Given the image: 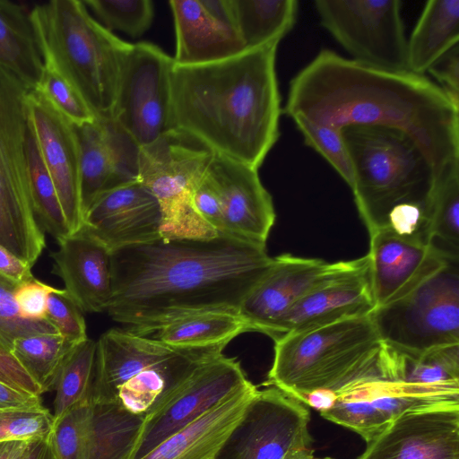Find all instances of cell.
<instances>
[{"label":"cell","instance_id":"51","mask_svg":"<svg viewBox=\"0 0 459 459\" xmlns=\"http://www.w3.org/2000/svg\"><path fill=\"white\" fill-rule=\"evenodd\" d=\"M24 459H57L50 436L45 439L33 441Z\"/></svg>","mask_w":459,"mask_h":459},{"label":"cell","instance_id":"37","mask_svg":"<svg viewBox=\"0 0 459 459\" xmlns=\"http://www.w3.org/2000/svg\"><path fill=\"white\" fill-rule=\"evenodd\" d=\"M97 21L108 30H118L139 38L151 27L154 16L151 0H85L82 1Z\"/></svg>","mask_w":459,"mask_h":459},{"label":"cell","instance_id":"31","mask_svg":"<svg viewBox=\"0 0 459 459\" xmlns=\"http://www.w3.org/2000/svg\"><path fill=\"white\" fill-rule=\"evenodd\" d=\"M234 22L245 49L280 42L294 27L296 0H230Z\"/></svg>","mask_w":459,"mask_h":459},{"label":"cell","instance_id":"48","mask_svg":"<svg viewBox=\"0 0 459 459\" xmlns=\"http://www.w3.org/2000/svg\"><path fill=\"white\" fill-rule=\"evenodd\" d=\"M0 275L21 284L33 278L31 266L0 244Z\"/></svg>","mask_w":459,"mask_h":459},{"label":"cell","instance_id":"11","mask_svg":"<svg viewBox=\"0 0 459 459\" xmlns=\"http://www.w3.org/2000/svg\"><path fill=\"white\" fill-rule=\"evenodd\" d=\"M445 405H459V402L407 385L392 349L385 344L373 364L335 393L333 403L320 413L353 430L368 444L400 415Z\"/></svg>","mask_w":459,"mask_h":459},{"label":"cell","instance_id":"20","mask_svg":"<svg viewBox=\"0 0 459 459\" xmlns=\"http://www.w3.org/2000/svg\"><path fill=\"white\" fill-rule=\"evenodd\" d=\"M30 119L71 233L83 225L77 139L72 125L34 89L27 96Z\"/></svg>","mask_w":459,"mask_h":459},{"label":"cell","instance_id":"40","mask_svg":"<svg viewBox=\"0 0 459 459\" xmlns=\"http://www.w3.org/2000/svg\"><path fill=\"white\" fill-rule=\"evenodd\" d=\"M17 285L0 275V350L7 352L17 338L57 333L48 320L30 321L21 316L13 297Z\"/></svg>","mask_w":459,"mask_h":459},{"label":"cell","instance_id":"25","mask_svg":"<svg viewBox=\"0 0 459 459\" xmlns=\"http://www.w3.org/2000/svg\"><path fill=\"white\" fill-rule=\"evenodd\" d=\"M80 162V193L84 215L103 193L127 184L133 150L112 118L74 126Z\"/></svg>","mask_w":459,"mask_h":459},{"label":"cell","instance_id":"26","mask_svg":"<svg viewBox=\"0 0 459 459\" xmlns=\"http://www.w3.org/2000/svg\"><path fill=\"white\" fill-rule=\"evenodd\" d=\"M258 389L250 381L139 459H218Z\"/></svg>","mask_w":459,"mask_h":459},{"label":"cell","instance_id":"17","mask_svg":"<svg viewBox=\"0 0 459 459\" xmlns=\"http://www.w3.org/2000/svg\"><path fill=\"white\" fill-rule=\"evenodd\" d=\"M206 177L221 201L222 234L265 245L276 215L258 169L215 153Z\"/></svg>","mask_w":459,"mask_h":459},{"label":"cell","instance_id":"13","mask_svg":"<svg viewBox=\"0 0 459 459\" xmlns=\"http://www.w3.org/2000/svg\"><path fill=\"white\" fill-rule=\"evenodd\" d=\"M173 58L150 42L132 44L126 57L113 119L142 147L172 128Z\"/></svg>","mask_w":459,"mask_h":459},{"label":"cell","instance_id":"7","mask_svg":"<svg viewBox=\"0 0 459 459\" xmlns=\"http://www.w3.org/2000/svg\"><path fill=\"white\" fill-rule=\"evenodd\" d=\"M97 342L90 402L114 403L145 415L156 402L212 350H175L126 329H109Z\"/></svg>","mask_w":459,"mask_h":459},{"label":"cell","instance_id":"9","mask_svg":"<svg viewBox=\"0 0 459 459\" xmlns=\"http://www.w3.org/2000/svg\"><path fill=\"white\" fill-rule=\"evenodd\" d=\"M215 152L193 134L171 128L140 148L138 181L161 209L160 238H212L220 235L196 212L195 187Z\"/></svg>","mask_w":459,"mask_h":459},{"label":"cell","instance_id":"33","mask_svg":"<svg viewBox=\"0 0 459 459\" xmlns=\"http://www.w3.org/2000/svg\"><path fill=\"white\" fill-rule=\"evenodd\" d=\"M75 345L58 333H45L17 338L10 353L45 393L54 388L60 368Z\"/></svg>","mask_w":459,"mask_h":459},{"label":"cell","instance_id":"5","mask_svg":"<svg viewBox=\"0 0 459 459\" xmlns=\"http://www.w3.org/2000/svg\"><path fill=\"white\" fill-rule=\"evenodd\" d=\"M44 65L62 75L97 118H113L131 43L105 29L82 1L53 0L30 11Z\"/></svg>","mask_w":459,"mask_h":459},{"label":"cell","instance_id":"50","mask_svg":"<svg viewBox=\"0 0 459 459\" xmlns=\"http://www.w3.org/2000/svg\"><path fill=\"white\" fill-rule=\"evenodd\" d=\"M32 442L28 440L0 442V459H24Z\"/></svg>","mask_w":459,"mask_h":459},{"label":"cell","instance_id":"43","mask_svg":"<svg viewBox=\"0 0 459 459\" xmlns=\"http://www.w3.org/2000/svg\"><path fill=\"white\" fill-rule=\"evenodd\" d=\"M47 320L59 334L73 343L88 339L82 311L65 289L53 287L49 292Z\"/></svg>","mask_w":459,"mask_h":459},{"label":"cell","instance_id":"49","mask_svg":"<svg viewBox=\"0 0 459 459\" xmlns=\"http://www.w3.org/2000/svg\"><path fill=\"white\" fill-rule=\"evenodd\" d=\"M40 396L0 382V411L41 406Z\"/></svg>","mask_w":459,"mask_h":459},{"label":"cell","instance_id":"24","mask_svg":"<svg viewBox=\"0 0 459 459\" xmlns=\"http://www.w3.org/2000/svg\"><path fill=\"white\" fill-rule=\"evenodd\" d=\"M52 273L82 312L108 310L113 297L112 251L84 225L58 241Z\"/></svg>","mask_w":459,"mask_h":459},{"label":"cell","instance_id":"52","mask_svg":"<svg viewBox=\"0 0 459 459\" xmlns=\"http://www.w3.org/2000/svg\"><path fill=\"white\" fill-rule=\"evenodd\" d=\"M281 459H333L332 457L317 458L313 455L311 448L292 450L285 455Z\"/></svg>","mask_w":459,"mask_h":459},{"label":"cell","instance_id":"12","mask_svg":"<svg viewBox=\"0 0 459 459\" xmlns=\"http://www.w3.org/2000/svg\"><path fill=\"white\" fill-rule=\"evenodd\" d=\"M399 0H316L322 26L352 60L375 68L408 71L407 39Z\"/></svg>","mask_w":459,"mask_h":459},{"label":"cell","instance_id":"22","mask_svg":"<svg viewBox=\"0 0 459 459\" xmlns=\"http://www.w3.org/2000/svg\"><path fill=\"white\" fill-rule=\"evenodd\" d=\"M83 225L114 251L160 238L161 209L152 193L134 181L100 195Z\"/></svg>","mask_w":459,"mask_h":459},{"label":"cell","instance_id":"35","mask_svg":"<svg viewBox=\"0 0 459 459\" xmlns=\"http://www.w3.org/2000/svg\"><path fill=\"white\" fill-rule=\"evenodd\" d=\"M96 351L97 342L88 338L76 344L65 359L54 386V419L76 406L90 403Z\"/></svg>","mask_w":459,"mask_h":459},{"label":"cell","instance_id":"14","mask_svg":"<svg viewBox=\"0 0 459 459\" xmlns=\"http://www.w3.org/2000/svg\"><path fill=\"white\" fill-rule=\"evenodd\" d=\"M248 382L240 363L222 353L198 363L166 391L144 415L135 459L148 454Z\"/></svg>","mask_w":459,"mask_h":459},{"label":"cell","instance_id":"2","mask_svg":"<svg viewBox=\"0 0 459 459\" xmlns=\"http://www.w3.org/2000/svg\"><path fill=\"white\" fill-rule=\"evenodd\" d=\"M282 112L342 129H399L420 148L438 184L459 170V108L423 74L371 67L321 50L290 81Z\"/></svg>","mask_w":459,"mask_h":459},{"label":"cell","instance_id":"8","mask_svg":"<svg viewBox=\"0 0 459 459\" xmlns=\"http://www.w3.org/2000/svg\"><path fill=\"white\" fill-rule=\"evenodd\" d=\"M30 90L0 65V244L32 267L46 240L34 213L30 188Z\"/></svg>","mask_w":459,"mask_h":459},{"label":"cell","instance_id":"34","mask_svg":"<svg viewBox=\"0 0 459 459\" xmlns=\"http://www.w3.org/2000/svg\"><path fill=\"white\" fill-rule=\"evenodd\" d=\"M30 188L36 219L57 242L71 234L54 182L45 165L30 119L27 136Z\"/></svg>","mask_w":459,"mask_h":459},{"label":"cell","instance_id":"44","mask_svg":"<svg viewBox=\"0 0 459 459\" xmlns=\"http://www.w3.org/2000/svg\"><path fill=\"white\" fill-rule=\"evenodd\" d=\"M53 287L35 277L16 286L14 300L22 318L30 321L47 320V302Z\"/></svg>","mask_w":459,"mask_h":459},{"label":"cell","instance_id":"18","mask_svg":"<svg viewBox=\"0 0 459 459\" xmlns=\"http://www.w3.org/2000/svg\"><path fill=\"white\" fill-rule=\"evenodd\" d=\"M357 459H459V405L400 415Z\"/></svg>","mask_w":459,"mask_h":459},{"label":"cell","instance_id":"4","mask_svg":"<svg viewBox=\"0 0 459 459\" xmlns=\"http://www.w3.org/2000/svg\"><path fill=\"white\" fill-rule=\"evenodd\" d=\"M342 132L354 171L351 189L368 233L385 230L430 245L437 182L420 148L396 128L350 126Z\"/></svg>","mask_w":459,"mask_h":459},{"label":"cell","instance_id":"16","mask_svg":"<svg viewBox=\"0 0 459 459\" xmlns=\"http://www.w3.org/2000/svg\"><path fill=\"white\" fill-rule=\"evenodd\" d=\"M375 309L368 255L332 263L281 319L273 338L368 316Z\"/></svg>","mask_w":459,"mask_h":459},{"label":"cell","instance_id":"28","mask_svg":"<svg viewBox=\"0 0 459 459\" xmlns=\"http://www.w3.org/2000/svg\"><path fill=\"white\" fill-rule=\"evenodd\" d=\"M253 332L238 312L203 311L171 320L152 333V338L175 350L222 351L236 336Z\"/></svg>","mask_w":459,"mask_h":459},{"label":"cell","instance_id":"19","mask_svg":"<svg viewBox=\"0 0 459 459\" xmlns=\"http://www.w3.org/2000/svg\"><path fill=\"white\" fill-rule=\"evenodd\" d=\"M178 65L218 62L244 52L230 0H170Z\"/></svg>","mask_w":459,"mask_h":459},{"label":"cell","instance_id":"41","mask_svg":"<svg viewBox=\"0 0 459 459\" xmlns=\"http://www.w3.org/2000/svg\"><path fill=\"white\" fill-rule=\"evenodd\" d=\"M54 420L53 414L43 405L0 411V442L48 438Z\"/></svg>","mask_w":459,"mask_h":459},{"label":"cell","instance_id":"1","mask_svg":"<svg viewBox=\"0 0 459 459\" xmlns=\"http://www.w3.org/2000/svg\"><path fill=\"white\" fill-rule=\"evenodd\" d=\"M273 261L265 245L226 234L125 247L112 251L113 297L107 311L143 336L186 315L238 312Z\"/></svg>","mask_w":459,"mask_h":459},{"label":"cell","instance_id":"6","mask_svg":"<svg viewBox=\"0 0 459 459\" xmlns=\"http://www.w3.org/2000/svg\"><path fill=\"white\" fill-rule=\"evenodd\" d=\"M265 385L305 403L316 393L333 395L363 374L384 343L372 316L352 317L274 339Z\"/></svg>","mask_w":459,"mask_h":459},{"label":"cell","instance_id":"36","mask_svg":"<svg viewBox=\"0 0 459 459\" xmlns=\"http://www.w3.org/2000/svg\"><path fill=\"white\" fill-rule=\"evenodd\" d=\"M429 232L435 247L459 259V170L448 174L437 186Z\"/></svg>","mask_w":459,"mask_h":459},{"label":"cell","instance_id":"47","mask_svg":"<svg viewBox=\"0 0 459 459\" xmlns=\"http://www.w3.org/2000/svg\"><path fill=\"white\" fill-rule=\"evenodd\" d=\"M0 382L15 389L36 395L42 394L39 385L32 379L16 359L7 351L0 350Z\"/></svg>","mask_w":459,"mask_h":459},{"label":"cell","instance_id":"45","mask_svg":"<svg viewBox=\"0 0 459 459\" xmlns=\"http://www.w3.org/2000/svg\"><path fill=\"white\" fill-rule=\"evenodd\" d=\"M437 86L459 108V43L440 56L428 69Z\"/></svg>","mask_w":459,"mask_h":459},{"label":"cell","instance_id":"39","mask_svg":"<svg viewBox=\"0 0 459 459\" xmlns=\"http://www.w3.org/2000/svg\"><path fill=\"white\" fill-rule=\"evenodd\" d=\"M50 106L74 126L96 119L95 115L78 91L58 73L45 66L34 89Z\"/></svg>","mask_w":459,"mask_h":459},{"label":"cell","instance_id":"42","mask_svg":"<svg viewBox=\"0 0 459 459\" xmlns=\"http://www.w3.org/2000/svg\"><path fill=\"white\" fill-rule=\"evenodd\" d=\"M89 406L81 404L55 419L50 439L57 459H82Z\"/></svg>","mask_w":459,"mask_h":459},{"label":"cell","instance_id":"30","mask_svg":"<svg viewBox=\"0 0 459 459\" xmlns=\"http://www.w3.org/2000/svg\"><path fill=\"white\" fill-rule=\"evenodd\" d=\"M0 65L30 89H35L44 70L30 12L6 0H0Z\"/></svg>","mask_w":459,"mask_h":459},{"label":"cell","instance_id":"27","mask_svg":"<svg viewBox=\"0 0 459 459\" xmlns=\"http://www.w3.org/2000/svg\"><path fill=\"white\" fill-rule=\"evenodd\" d=\"M144 415L108 403H91L82 459H135Z\"/></svg>","mask_w":459,"mask_h":459},{"label":"cell","instance_id":"46","mask_svg":"<svg viewBox=\"0 0 459 459\" xmlns=\"http://www.w3.org/2000/svg\"><path fill=\"white\" fill-rule=\"evenodd\" d=\"M192 202L200 216L219 234H222L223 221L221 201L212 183L206 177L195 187Z\"/></svg>","mask_w":459,"mask_h":459},{"label":"cell","instance_id":"10","mask_svg":"<svg viewBox=\"0 0 459 459\" xmlns=\"http://www.w3.org/2000/svg\"><path fill=\"white\" fill-rule=\"evenodd\" d=\"M371 316L383 343L405 353L459 344V259Z\"/></svg>","mask_w":459,"mask_h":459},{"label":"cell","instance_id":"21","mask_svg":"<svg viewBox=\"0 0 459 459\" xmlns=\"http://www.w3.org/2000/svg\"><path fill=\"white\" fill-rule=\"evenodd\" d=\"M370 279L376 308L413 290L453 258L435 247L385 230L369 233Z\"/></svg>","mask_w":459,"mask_h":459},{"label":"cell","instance_id":"38","mask_svg":"<svg viewBox=\"0 0 459 459\" xmlns=\"http://www.w3.org/2000/svg\"><path fill=\"white\" fill-rule=\"evenodd\" d=\"M305 143L317 152L351 188L354 171L342 129L316 123L302 117H291Z\"/></svg>","mask_w":459,"mask_h":459},{"label":"cell","instance_id":"32","mask_svg":"<svg viewBox=\"0 0 459 459\" xmlns=\"http://www.w3.org/2000/svg\"><path fill=\"white\" fill-rule=\"evenodd\" d=\"M391 349L407 385L459 401V344L436 348L420 354Z\"/></svg>","mask_w":459,"mask_h":459},{"label":"cell","instance_id":"15","mask_svg":"<svg viewBox=\"0 0 459 459\" xmlns=\"http://www.w3.org/2000/svg\"><path fill=\"white\" fill-rule=\"evenodd\" d=\"M276 387L258 390L227 442L228 459H281L310 448L309 411Z\"/></svg>","mask_w":459,"mask_h":459},{"label":"cell","instance_id":"23","mask_svg":"<svg viewBox=\"0 0 459 459\" xmlns=\"http://www.w3.org/2000/svg\"><path fill=\"white\" fill-rule=\"evenodd\" d=\"M331 264L290 254L273 257L269 270L243 299L238 314L253 332L273 338L281 319L328 271Z\"/></svg>","mask_w":459,"mask_h":459},{"label":"cell","instance_id":"29","mask_svg":"<svg viewBox=\"0 0 459 459\" xmlns=\"http://www.w3.org/2000/svg\"><path fill=\"white\" fill-rule=\"evenodd\" d=\"M459 43V0L428 1L407 40L408 71L423 74Z\"/></svg>","mask_w":459,"mask_h":459},{"label":"cell","instance_id":"3","mask_svg":"<svg viewBox=\"0 0 459 459\" xmlns=\"http://www.w3.org/2000/svg\"><path fill=\"white\" fill-rule=\"evenodd\" d=\"M278 45L205 65L173 64L172 128L193 134L215 153L258 169L280 137Z\"/></svg>","mask_w":459,"mask_h":459}]
</instances>
